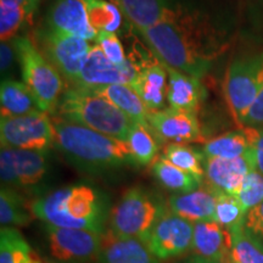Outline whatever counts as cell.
Instances as JSON below:
<instances>
[{"label": "cell", "instance_id": "ac0fdd59", "mask_svg": "<svg viewBox=\"0 0 263 263\" xmlns=\"http://www.w3.org/2000/svg\"><path fill=\"white\" fill-rule=\"evenodd\" d=\"M98 263H160L159 258L137 239L117 238L111 230L101 234Z\"/></svg>", "mask_w": 263, "mask_h": 263}, {"label": "cell", "instance_id": "3957f363", "mask_svg": "<svg viewBox=\"0 0 263 263\" xmlns=\"http://www.w3.org/2000/svg\"><path fill=\"white\" fill-rule=\"evenodd\" d=\"M34 217L45 224L103 234L108 221V201L90 185H70L38 197L31 203Z\"/></svg>", "mask_w": 263, "mask_h": 263}, {"label": "cell", "instance_id": "4dcf8cb0", "mask_svg": "<svg viewBox=\"0 0 263 263\" xmlns=\"http://www.w3.org/2000/svg\"><path fill=\"white\" fill-rule=\"evenodd\" d=\"M87 6L88 17L98 33H116L122 24V14L117 5L108 0H83Z\"/></svg>", "mask_w": 263, "mask_h": 263}, {"label": "cell", "instance_id": "4316f807", "mask_svg": "<svg viewBox=\"0 0 263 263\" xmlns=\"http://www.w3.org/2000/svg\"><path fill=\"white\" fill-rule=\"evenodd\" d=\"M249 150L250 144L244 132L234 130L209 140L202 151L205 157L238 159L245 156Z\"/></svg>", "mask_w": 263, "mask_h": 263}, {"label": "cell", "instance_id": "8d00e7d4", "mask_svg": "<svg viewBox=\"0 0 263 263\" xmlns=\"http://www.w3.org/2000/svg\"><path fill=\"white\" fill-rule=\"evenodd\" d=\"M242 132L249 140V154L254 168L263 174V128L245 126Z\"/></svg>", "mask_w": 263, "mask_h": 263}, {"label": "cell", "instance_id": "6da1fadb", "mask_svg": "<svg viewBox=\"0 0 263 263\" xmlns=\"http://www.w3.org/2000/svg\"><path fill=\"white\" fill-rule=\"evenodd\" d=\"M139 32L163 65L197 78L223 51L221 38L206 16L184 4L172 17Z\"/></svg>", "mask_w": 263, "mask_h": 263}, {"label": "cell", "instance_id": "30bf717a", "mask_svg": "<svg viewBox=\"0 0 263 263\" xmlns=\"http://www.w3.org/2000/svg\"><path fill=\"white\" fill-rule=\"evenodd\" d=\"M2 147L49 151L55 145V124L49 114L38 110L16 117L0 120Z\"/></svg>", "mask_w": 263, "mask_h": 263}, {"label": "cell", "instance_id": "1f68e13d", "mask_svg": "<svg viewBox=\"0 0 263 263\" xmlns=\"http://www.w3.org/2000/svg\"><path fill=\"white\" fill-rule=\"evenodd\" d=\"M126 143L134 160L140 166H146L153 162L159 153V145L151 134V129L140 124L134 123L132 126Z\"/></svg>", "mask_w": 263, "mask_h": 263}, {"label": "cell", "instance_id": "52a82bcc", "mask_svg": "<svg viewBox=\"0 0 263 263\" xmlns=\"http://www.w3.org/2000/svg\"><path fill=\"white\" fill-rule=\"evenodd\" d=\"M34 44L66 81L77 85L82 66L91 49L89 42L44 24L34 31Z\"/></svg>", "mask_w": 263, "mask_h": 263}, {"label": "cell", "instance_id": "8fae6325", "mask_svg": "<svg viewBox=\"0 0 263 263\" xmlns=\"http://www.w3.org/2000/svg\"><path fill=\"white\" fill-rule=\"evenodd\" d=\"M47 227L49 255L58 263H89L99 257L101 234L89 230Z\"/></svg>", "mask_w": 263, "mask_h": 263}, {"label": "cell", "instance_id": "ab89813d", "mask_svg": "<svg viewBox=\"0 0 263 263\" xmlns=\"http://www.w3.org/2000/svg\"><path fill=\"white\" fill-rule=\"evenodd\" d=\"M244 124L248 127L263 128V85L255 104L248 114V117L245 118Z\"/></svg>", "mask_w": 263, "mask_h": 263}, {"label": "cell", "instance_id": "d6a6232c", "mask_svg": "<svg viewBox=\"0 0 263 263\" xmlns=\"http://www.w3.org/2000/svg\"><path fill=\"white\" fill-rule=\"evenodd\" d=\"M33 15L21 6L0 2V38L2 42L18 37V32L26 25L32 24Z\"/></svg>", "mask_w": 263, "mask_h": 263}, {"label": "cell", "instance_id": "484cf974", "mask_svg": "<svg viewBox=\"0 0 263 263\" xmlns=\"http://www.w3.org/2000/svg\"><path fill=\"white\" fill-rule=\"evenodd\" d=\"M153 173L164 188L177 194L194 192L201 184L195 177L176 167L163 156L153 163Z\"/></svg>", "mask_w": 263, "mask_h": 263}, {"label": "cell", "instance_id": "ba28073f", "mask_svg": "<svg viewBox=\"0 0 263 263\" xmlns=\"http://www.w3.org/2000/svg\"><path fill=\"white\" fill-rule=\"evenodd\" d=\"M49 151H32L2 147L0 178L3 186L16 192H37L44 188L50 176Z\"/></svg>", "mask_w": 263, "mask_h": 263}, {"label": "cell", "instance_id": "2e32d148", "mask_svg": "<svg viewBox=\"0 0 263 263\" xmlns=\"http://www.w3.org/2000/svg\"><path fill=\"white\" fill-rule=\"evenodd\" d=\"M44 24L87 42L97 41L98 31L90 24L83 0H55L48 10Z\"/></svg>", "mask_w": 263, "mask_h": 263}, {"label": "cell", "instance_id": "e575fe53", "mask_svg": "<svg viewBox=\"0 0 263 263\" xmlns=\"http://www.w3.org/2000/svg\"><path fill=\"white\" fill-rule=\"evenodd\" d=\"M238 197L245 213L263 201V174L252 170L246 176Z\"/></svg>", "mask_w": 263, "mask_h": 263}, {"label": "cell", "instance_id": "4fadbf2b", "mask_svg": "<svg viewBox=\"0 0 263 263\" xmlns=\"http://www.w3.org/2000/svg\"><path fill=\"white\" fill-rule=\"evenodd\" d=\"M138 74V67L130 60L115 65L98 45H93L85 59L76 87L98 88L112 84H132Z\"/></svg>", "mask_w": 263, "mask_h": 263}, {"label": "cell", "instance_id": "8992f818", "mask_svg": "<svg viewBox=\"0 0 263 263\" xmlns=\"http://www.w3.org/2000/svg\"><path fill=\"white\" fill-rule=\"evenodd\" d=\"M14 41L17 49L22 81L31 89L43 112H55L64 94L62 76L43 57L31 38L18 35Z\"/></svg>", "mask_w": 263, "mask_h": 263}, {"label": "cell", "instance_id": "44dd1931", "mask_svg": "<svg viewBox=\"0 0 263 263\" xmlns=\"http://www.w3.org/2000/svg\"><path fill=\"white\" fill-rule=\"evenodd\" d=\"M167 205L174 215L193 223L215 221L216 193L210 188L176 194L168 199Z\"/></svg>", "mask_w": 263, "mask_h": 263}, {"label": "cell", "instance_id": "5b68a950", "mask_svg": "<svg viewBox=\"0 0 263 263\" xmlns=\"http://www.w3.org/2000/svg\"><path fill=\"white\" fill-rule=\"evenodd\" d=\"M162 197L141 186L123 194L110 211V230L117 238L137 239L145 242L161 217L167 212Z\"/></svg>", "mask_w": 263, "mask_h": 263}, {"label": "cell", "instance_id": "9a60e30c", "mask_svg": "<svg viewBox=\"0 0 263 263\" xmlns=\"http://www.w3.org/2000/svg\"><path fill=\"white\" fill-rule=\"evenodd\" d=\"M203 168L210 189L233 196L239 195L246 176L255 170L249 153L238 159L205 157Z\"/></svg>", "mask_w": 263, "mask_h": 263}, {"label": "cell", "instance_id": "74e56055", "mask_svg": "<svg viewBox=\"0 0 263 263\" xmlns=\"http://www.w3.org/2000/svg\"><path fill=\"white\" fill-rule=\"evenodd\" d=\"M20 66L17 49L14 39L11 41L2 42L0 45V72H2L3 80H11L14 74L15 67Z\"/></svg>", "mask_w": 263, "mask_h": 263}, {"label": "cell", "instance_id": "f546056e", "mask_svg": "<svg viewBox=\"0 0 263 263\" xmlns=\"http://www.w3.org/2000/svg\"><path fill=\"white\" fill-rule=\"evenodd\" d=\"M33 254L15 227H3L0 230V263H28Z\"/></svg>", "mask_w": 263, "mask_h": 263}, {"label": "cell", "instance_id": "d4e9b609", "mask_svg": "<svg viewBox=\"0 0 263 263\" xmlns=\"http://www.w3.org/2000/svg\"><path fill=\"white\" fill-rule=\"evenodd\" d=\"M31 203L14 189L2 186L0 192V222L3 227H24L33 219Z\"/></svg>", "mask_w": 263, "mask_h": 263}, {"label": "cell", "instance_id": "83f0119b", "mask_svg": "<svg viewBox=\"0 0 263 263\" xmlns=\"http://www.w3.org/2000/svg\"><path fill=\"white\" fill-rule=\"evenodd\" d=\"M233 236L230 263H263V242L241 226L230 230Z\"/></svg>", "mask_w": 263, "mask_h": 263}, {"label": "cell", "instance_id": "603a6c76", "mask_svg": "<svg viewBox=\"0 0 263 263\" xmlns=\"http://www.w3.org/2000/svg\"><path fill=\"white\" fill-rule=\"evenodd\" d=\"M88 89H90V88H88ZM90 90H93L94 93L114 104L118 110H121L127 117H129L132 122L150 128L149 122H147L149 110L141 101L137 91L132 88V85L112 84L91 88Z\"/></svg>", "mask_w": 263, "mask_h": 263}, {"label": "cell", "instance_id": "cb8c5ba5", "mask_svg": "<svg viewBox=\"0 0 263 263\" xmlns=\"http://www.w3.org/2000/svg\"><path fill=\"white\" fill-rule=\"evenodd\" d=\"M2 117H16L41 110L32 91L24 82L3 80L0 85ZM42 111V110H41Z\"/></svg>", "mask_w": 263, "mask_h": 263}, {"label": "cell", "instance_id": "ffe728a7", "mask_svg": "<svg viewBox=\"0 0 263 263\" xmlns=\"http://www.w3.org/2000/svg\"><path fill=\"white\" fill-rule=\"evenodd\" d=\"M123 14L141 31L172 17L182 3L177 0H117Z\"/></svg>", "mask_w": 263, "mask_h": 263}, {"label": "cell", "instance_id": "5bb4252c", "mask_svg": "<svg viewBox=\"0 0 263 263\" xmlns=\"http://www.w3.org/2000/svg\"><path fill=\"white\" fill-rule=\"evenodd\" d=\"M147 122L150 129L162 140L178 144L201 140L200 124L194 112L167 107L150 111Z\"/></svg>", "mask_w": 263, "mask_h": 263}, {"label": "cell", "instance_id": "d6986e66", "mask_svg": "<svg viewBox=\"0 0 263 263\" xmlns=\"http://www.w3.org/2000/svg\"><path fill=\"white\" fill-rule=\"evenodd\" d=\"M164 67L168 73L167 103L170 107L195 114L202 98L205 97V89L200 78L184 73L170 66L164 65Z\"/></svg>", "mask_w": 263, "mask_h": 263}, {"label": "cell", "instance_id": "277c9868", "mask_svg": "<svg viewBox=\"0 0 263 263\" xmlns=\"http://www.w3.org/2000/svg\"><path fill=\"white\" fill-rule=\"evenodd\" d=\"M55 114L59 118L116 139L127 141L134 122L114 104L88 88H67L59 101Z\"/></svg>", "mask_w": 263, "mask_h": 263}, {"label": "cell", "instance_id": "7bdbcfd3", "mask_svg": "<svg viewBox=\"0 0 263 263\" xmlns=\"http://www.w3.org/2000/svg\"><path fill=\"white\" fill-rule=\"evenodd\" d=\"M28 263H43L41 259H39L38 257H37V255L35 254H33L32 255V257H31V259H29V262Z\"/></svg>", "mask_w": 263, "mask_h": 263}, {"label": "cell", "instance_id": "9c48e42d", "mask_svg": "<svg viewBox=\"0 0 263 263\" xmlns=\"http://www.w3.org/2000/svg\"><path fill=\"white\" fill-rule=\"evenodd\" d=\"M263 85V54L239 58L228 66L224 94L233 117L240 124L255 104Z\"/></svg>", "mask_w": 263, "mask_h": 263}, {"label": "cell", "instance_id": "e0dca14e", "mask_svg": "<svg viewBox=\"0 0 263 263\" xmlns=\"http://www.w3.org/2000/svg\"><path fill=\"white\" fill-rule=\"evenodd\" d=\"M233 236L216 221L194 223L193 249L196 256L217 263H230Z\"/></svg>", "mask_w": 263, "mask_h": 263}, {"label": "cell", "instance_id": "7402d4cb", "mask_svg": "<svg viewBox=\"0 0 263 263\" xmlns=\"http://www.w3.org/2000/svg\"><path fill=\"white\" fill-rule=\"evenodd\" d=\"M167 70L164 65L146 64L138 68V74L132 83L147 110L159 111L164 108L167 99Z\"/></svg>", "mask_w": 263, "mask_h": 263}, {"label": "cell", "instance_id": "d590c367", "mask_svg": "<svg viewBox=\"0 0 263 263\" xmlns=\"http://www.w3.org/2000/svg\"><path fill=\"white\" fill-rule=\"evenodd\" d=\"M95 42H97L98 47L101 49V51L105 54V57L111 62H114L115 65H122L128 60L122 43L118 39L116 33L104 31L99 32Z\"/></svg>", "mask_w": 263, "mask_h": 263}, {"label": "cell", "instance_id": "f35d334b", "mask_svg": "<svg viewBox=\"0 0 263 263\" xmlns=\"http://www.w3.org/2000/svg\"><path fill=\"white\" fill-rule=\"evenodd\" d=\"M244 228L263 242V201L246 212Z\"/></svg>", "mask_w": 263, "mask_h": 263}, {"label": "cell", "instance_id": "f1b7e54d", "mask_svg": "<svg viewBox=\"0 0 263 263\" xmlns=\"http://www.w3.org/2000/svg\"><path fill=\"white\" fill-rule=\"evenodd\" d=\"M163 157L178 168L188 172L202 183L205 177L202 155L185 144L170 143L164 147Z\"/></svg>", "mask_w": 263, "mask_h": 263}, {"label": "cell", "instance_id": "60d3db41", "mask_svg": "<svg viewBox=\"0 0 263 263\" xmlns=\"http://www.w3.org/2000/svg\"><path fill=\"white\" fill-rule=\"evenodd\" d=\"M0 2H8V3H12V4L21 6V8L27 10L29 14L34 16L35 11L38 10L41 0H0Z\"/></svg>", "mask_w": 263, "mask_h": 263}, {"label": "cell", "instance_id": "836d02e7", "mask_svg": "<svg viewBox=\"0 0 263 263\" xmlns=\"http://www.w3.org/2000/svg\"><path fill=\"white\" fill-rule=\"evenodd\" d=\"M245 211L238 197L228 194L216 193L215 221L224 228L232 230L244 223Z\"/></svg>", "mask_w": 263, "mask_h": 263}, {"label": "cell", "instance_id": "7a4b0ae2", "mask_svg": "<svg viewBox=\"0 0 263 263\" xmlns=\"http://www.w3.org/2000/svg\"><path fill=\"white\" fill-rule=\"evenodd\" d=\"M55 147L82 172L99 174L138 166L126 141L57 118Z\"/></svg>", "mask_w": 263, "mask_h": 263}, {"label": "cell", "instance_id": "b9f144b4", "mask_svg": "<svg viewBox=\"0 0 263 263\" xmlns=\"http://www.w3.org/2000/svg\"><path fill=\"white\" fill-rule=\"evenodd\" d=\"M183 263H217L215 261H210V259H206L203 257H200V256H194V257H190L185 259Z\"/></svg>", "mask_w": 263, "mask_h": 263}, {"label": "cell", "instance_id": "7c38bea8", "mask_svg": "<svg viewBox=\"0 0 263 263\" xmlns=\"http://www.w3.org/2000/svg\"><path fill=\"white\" fill-rule=\"evenodd\" d=\"M194 223L167 211L144 242L159 259L178 257L193 248Z\"/></svg>", "mask_w": 263, "mask_h": 263}]
</instances>
